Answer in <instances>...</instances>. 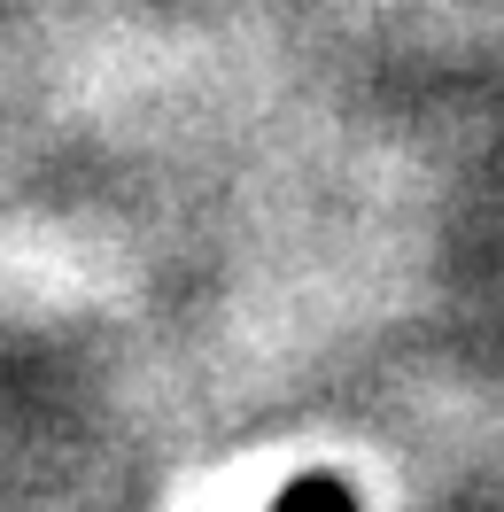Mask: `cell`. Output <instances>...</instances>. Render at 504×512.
I'll return each mask as SVG.
<instances>
[{"mask_svg": "<svg viewBox=\"0 0 504 512\" xmlns=\"http://www.w3.org/2000/svg\"><path fill=\"white\" fill-rule=\"evenodd\" d=\"M272 512H357V497H349V481H334V474H303Z\"/></svg>", "mask_w": 504, "mask_h": 512, "instance_id": "cell-1", "label": "cell"}]
</instances>
